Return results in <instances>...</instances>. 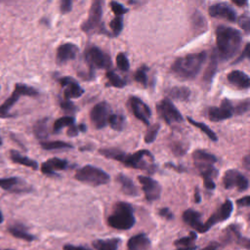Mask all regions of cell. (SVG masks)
<instances>
[{"instance_id":"cell-62","label":"cell","mask_w":250,"mask_h":250,"mask_svg":"<svg viewBox=\"0 0 250 250\" xmlns=\"http://www.w3.org/2000/svg\"><path fill=\"white\" fill-rule=\"evenodd\" d=\"M3 145V141H2V139H1V137H0V146Z\"/></svg>"},{"instance_id":"cell-41","label":"cell","mask_w":250,"mask_h":250,"mask_svg":"<svg viewBox=\"0 0 250 250\" xmlns=\"http://www.w3.org/2000/svg\"><path fill=\"white\" fill-rule=\"evenodd\" d=\"M109 27L112 32V36H118L123 29V17L115 16L109 22Z\"/></svg>"},{"instance_id":"cell-15","label":"cell","mask_w":250,"mask_h":250,"mask_svg":"<svg viewBox=\"0 0 250 250\" xmlns=\"http://www.w3.org/2000/svg\"><path fill=\"white\" fill-rule=\"evenodd\" d=\"M128 103L134 116L145 123L146 126H149V118L151 116V110L149 106L140 98L135 96H131Z\"/></svg>"},{"instance_id":"cell-22","label":"cell","mask_w":250,"mask_h":250,"mask_svg":"<svg viewBox=\"0 0 250 250\" xmlns=\"http://www.w3.org/2000/svg\"><path fill=\"white\" fill-rule=\"evenodd\" d=\"M228 81L237 89L247 90L250 86L249 76L241 70H232L227 75Z\"/></svg>"},{"instance_id":"cell-57","label":"cell","mask_w":250,"mask_h":250,"mask_svg":"<svg viewBox=\"0 0 250 250\" xmlns=\"http://www.w3.org/2000/svg\"><path fill=\"white\" fill-rule=\"evenodd\" d=\"M198 247L196 245L188 246V247H178L176 250H196Z\"/></svg>"},{"instance_id":"cell-45","label":"cell","mask_w":250,"mask_h":250,"mask_svg":"<svg viewBox=\"0 0 250 250\" xmlns=\"http://www.w3.org/2000/svg\"><path fill=\"white\" fill-rule=\"evenodd\" d=\"M249 100L246 99L240 103H238L235 106H233V112L235 115H242L249 110Z\"/></svg>"},{"instance_id":"cell-24","label":"cell","mask_w":250,"mask_h":250,"mask_svg":"<svg viewBox=\"0 0 250 250\" xmlns=\"http://www.w3.org/2000/svg\"><path fill=\"white\" fill-rule=\"evenodd\" d=\"M151 245L150 239L146 233H138L130 237L127 242L128 250H149Z\"/></svg>"},{"instance_id":"cell-19","label":"cell","mask_w":250,"mask_h":250,"mask_svg":"<svg viewBox=\"0 0 250 250\" xmlns=\"http://www.w3.org/2000/svg\"><path fill=\"white\" fill-rule=\"evenodd\" d=\"M69 163L65 159H61L58 157L50 158L44 161L41 165V172L46 176H56L57 171H62L67 169Z\"/></svg>"},{"instance_id":"cell-14","label":"cell","mask_w":250,"mask_h":250,"mask_svg":"<svg viewBox=\"0 0 250 250\" xmlns=\"http://www.w3.org/2000/svg\"><path fill=\"white\" fill-rule=\"evenodd\" d=\"M232 210H233V203H232V201L229 200V199H227L220 206V208L215 213H213L209 217V219L204 223L205 232L208 231L216 224L228 220L230 217V215L232 213Z\"/></svg>"},{"instance_id":"cell-9","label":"cell","mask_w":250,"mask_h":250,"mask_svg":"<svg viewBox=\"0 0 250 250\" xmlns=\"http://www.w3.org/2000/svg\"><path fill=\"white\" fill-rule=\"evenodd\" d=\"M156 109L159 116L169 125L183 122L184 118L174 104L167 98L162 99L157 104Z\"/></svg>"},{"instance_id":"cell-47","label":"cell","mask_w":250,"mask_h":250,"mask_svg":"<svg viewBox=\"0 0 250 250\" xmlns=\"http://www.w3.org/2000/svg\"><path fill=\"white\" fill-rule=\"evenodd\" d=\"M110 8L115 16H122V15L128 13V11H129L127 8H125V6H123L121 3L116 2V1L110 2Z\"/></svg>"},{"instance_id":"cell-26","label":"cell","mask_w":250,"mask_h":250,"mask_svg":"<svg viewBox=\"0 0 250 250\" xmlns=\"http://www.w3.org/2000/svg\"><path fill=\"white\" fill-rule=\"evenodd\" d=\"M116 181L120 185L121 190L124 194L129 196H137L139 195V190L134 184V182L124 174H118L116 176Z\"/></svg>"},{"instance_id":"cell-27","label":"cell","mask_w":250,"mask_h":250,"mask_svg":"<svg viewBox=\"0 0 250 250\" xmlns=\"http://www.w3.org/2000/svg\"><path fill=\"white\" fill-rule=\"evenodd\" d=\"M49 117H43L38 119L33 125V134L40 142L46 140L49 136Z\"/></svg>"},{"instance_id":"cell-42","label":"cell","mask_w":250,"mask_h":250,"mask_svg":"<svg viewBox=\"0 0 250 250\" xmlns=\"http://www.w3.org/2000/svg\"><path fill=\"white\" fill-rule=\"evenodd\" d=\"M170 148L172 152L177 156L185 155L188 150V146L183 142H180L178 140H175L170 143Z\"/></svg>"},{"instance_id":"cell-58","label":"cell","mask_w":250,"mask_h":250,"mask_svg":"<svg viewBox=\"0 0 250 250\" xmlns=\"http://www.w3.org/2000/svg\"><path fill=\"white\" fill-rule=\"evenodd\" d=\"M244 161V166L246 168V170H249V164H250V158H249V155H246L243 159Z\"/></svg>"},{"instance_id":"cell-52","label":"cell","mask_w":250,"mask_h":250,"mask_svg":"<svg viewBox=\"0 0 250 250\" xmlns=\"http://www.w3.org/2000/svg\"><path fill=\"white\" fill-rule=\"evenodd\" d=\"M236 204L239 206V207H249L250 205V197L249 195H246V196H243L242 198H239L236 200Z\"/></svg>"},{"instance_id":"cell-38","label":"cell","mask_w":250,"mask_h":250,"mask_svg":"<svg viewBox=\"0 0 250 250\" xmlns=\"http://www.w3.org/2000/svg\"><path fill=\"white\" fill-rule=\"evenodd\" d=\"M106 79L109 83V85H111L112 87L115 88H123L126 85V81L124 79H122L117 73H115L112 70H107L105 73Z\"/></svg>"},{"instance_id":"cell-55","label":"cell","mask_w":250,"mask_h":250,"mask_svg":"<svg viewBox=\"0 0 250 250\" xmlns=\"http://www.w3.org/2000/svg\"><path fill=\"white\" fill-rule=\"evenodd\" d=\"M219 246H220L219 242H217V241H212V242H210L206 247H204V248H202V249H200V250H218Z\"/></svg>"},{"instance_id":"cell-16","label":"cell","mask_w":250,"mask_h":250,"mask_svg":"<svg viewBox=\"0 0 250 250\" xmlns=\"http://www.w3.org/2000/svg\"><path fill=\"white\" fill-rule=\"evenodd\" d=\"M138 180L142 185V189L145 193V197L148 202L159 199L161 194V186L158 182L147 176H138Z\"/></svg>"},{"instance_id":"cell-51","label":"cell","mask_w":250,"mask_h":250,"mask_svg":"<svg viewBox=\"0 0 250 250\" xmlns=\"http://www.w3.org/2000/svg\"><path fill=\"white\" fill-rule=\"evenodd\" d=\"M62 250H91L82 245H73V244H64L62 246Z\"/></svg>"},{"instance_id":"cell-4","label":"cell","mask_w":250,"mask_h":250,"mask_svg":"<svg viewBox=\"0 0 250 250\" xmlns=\"http://www.w3.org/2000/svg\"><path fill=\"white\" fill-rule=\"evenodd\" d=\"M134 209L128 202L120 201L114 204L112 212L107 217V225L113 229L127 230L135 226Z\"/></svg>"},{"instance_id":"cell-35","label":"cell","mask_w":250,"mask_h":250,"mask_svg":"<svg viewBox=\"0 0 250 250\" xmlns=\"http://www.w3.org/2000/svg\"><path fill=\"white\" fill-rule=\"evenodd\" d=\"M40 146L45 150H55V149H66L72 148L73 146L69 143L62 142V141H42L40 142Z\"/></svg>"},{"instance_id":"cell-59","label":"cell","mask_w":250,"mask_h":250,"mask_svg":"<svg viewBox=\"0 0 250 250\" xmlns=\"http://www.w3.org/2000/svg\"><path fill=\"white\" fill-rule=\"evenodd\" d=\"M232 3H233V4H235V5H237V6H239V7H241V6H243V5H247V1H238V0H233V1H232Z\"/></svg>"},{"instance_id":"cell-12","label":"cell","mask_w":250,"mask_h":250,"mask_svg":"<svg viewBox=\"0 0 250 250\" xmlns=\"http://www.w3.org/2000/svg\"><path fill=\"white\" fill-rule=\"evenodd\" d=\"M0 188L11 193H29L33 188L26 181L20 177L0 178Z\"/></svg>"},{"instance_id":"cell-21","label":"cell","mask_w":250,"mask_h":250,"mask_svg":"<svg viewBox=\"0 0 250 250\" xmlns=\"http://www.w3.org/2000/svg\"><path fill=\"white\" fill-rule=\"evenodd\" d=\"M183 221L198 232H205L204 223L201 222V214L193 209H187L183 213Z\"/></svg>"},{"instance_id":"cell-44","label":"cell","mask_w":250,"mask_h":250,"mask_svg":"<svg viewBox=\"0 0 250 250\" xmlns=\"http://www.w3.org/2000/svg\"><path fill=\"white\" fill-rule=\"evenodd\" d=\"M116 65L122 71H128L130 68V62L125 53H119L116 56Z\"/></svg>"},{"instance_id":"cell-61","label":"cell","mask_w":250,"mask_h":250,"mask_svg":"<svg viewBox=\"0 0 250 250\" xmlns=\"http://www.w3.org/2000/svg\"><path fill=\"white\" fill-rule=\"evenodd\" d=\"M3 221H4V217H3V214H2V212L0 210V224H2Z\"/></svg>"},{"instance_id":"cell-13","label":"cell","mask_w":250,"mask_h":250,"mask_svg":"<svg viewBox=\"0 0 250 250\" xmlns=\"http://www.w3.org/2000/svg\"><path fill=\"white\" fill-rule=\"evenodd\" d=\"M233 104L228 99L223 100L220 106H211L207 110V116L212 122H220L230 118L233 112Z\"/></svg>"},{"instance_id":"cell-30","label":"cell","mask_w":250,"mask_h":250,"mask_svg":"<svg viewBox=\"0 0 250 250\" xmlns=\"http://www.w3.org/2000/svg\"><path fill=\"white\" fill-rule=\"evenodd\" d=\"M191 26L195 35L204 33L207 29V21L199 11H194L191 15Z\"/></svg>"},{"instance_id":"cell-29","label":"cell","mask_w":250,"mask_h":250,"mask_svg":"<svg viewBox=\"0 0 250 250\" xmlns=\"http://www.w3.org/2000/svg\"><path fill=\"white\" fill-rule=\"evenodd\" d=\"M120 242V238L112 237L106 239H96L92 244L97 250H118Z\"/></svg>"},{"instance_id":"cell-43","label":"cell","mask_w":250,"mask_h":250,"mask_svg":"<svg viewBox=\"0 0 250 250\" xmlns=\"http://www.w3.org/2000/svg\"><path fill=\"white\" fill-rule=\"evenodd\" d=\"M159 129H160V125L155 123L151 126L148 127L146 135H145V142L146 144H151L154 142L158 132H159Z\"/></svg>"},{"instance_id":"cell-33","label":"cell","mask_w":250,"mask_h":250,"mask_svg":"<svg viewBox=\"0 0 250 250\" xmlns=\"http://www.w3.org/2000/svg\"><path fill=\"white\" fill-rule=\"evenodd\" d=\"M217 67H218V59H217V56L215 54V52L213 53V55L211 56V59H210V62L204 72V75H203V81L207 84H210L212 82V79L217 71Z\"/></svg>"},{"instance_id":"cell-23","label":"cell","mask_w":250,"mask_h":250,"mask_svg":"<svg viewBox=\"0 0 250 250\" xmlns=\"http://www.w3.org/2000/svg\"><path fill=\"white\" fill-rule=\"evenodd\" d=\"M7 230L14 237L20 238V239H22V240H25L28 242L34 241L36 239V236L29 233L26 226H24L21 223H14V224L9 225L7 227Z\"/></svg>"},{"instance_id":"cell-46","label":"cell","mask_w":250,"mask_h":250,"mask_svg":"<svg viewBox=\"0 0 250 250\" xmlns=\"http://www.w3.org/2000/svg\"><path fill=\"white\" fill-rule=\"evenodd\" d=\"M238 25L245 31V33H249L250 31V17L248 15V13H245L243 15H241L238 18Z\"/></svg>"},{"instance_id":"cell-50","label":"cell","mask_w":250,"mask_h":250,"mask_svg":"<svg viewBox=\"0 0 250 250\" xmlns=\"http://www.w3.org/2000/svg\"><path fill=\"white\" fill-rule=\"evenodd\" d=\"M158 215H159L160 217H162V218L168 220V221H171V220L174 219V214H173L172 211H171L169 208H167V207H162V208H160V209L158 210Z\"/></svg>"},{"instance_id":"cell-8","label":"cell","mask_w":250,"mask_h":250,"mask_svg":"<svg viewBox=\"0 0 250 250\" xmlns=\"http://www.w3.org/2000/svg\"><path fill=\"white\" fill-rule=\"evenodd\" d=\"M84 59L91 69L109 68L111 66L110 57L97 46H89L84 52Z\"/></svg>"},{"instance_id":"cell-7","label":"cell","mask_w":250,"mask_h":250,"mask_svg":"<svg viewBox=\"0 0 250 250\" xmlns=\"http://www.w3.org/2000/svg\"><path fill=\"white\" fill-rule=\"evenodd\" d=\"M74 178L78 182L92 187L106 185L110 180L109 175L105 171L93 165H85L78 169L74 175Z\"/></svg>"},{"instance_id":"cell-64","label":"cell","mask_w":250,"mask_h":250,"mask_svg":"<svg viewBox=\"0 0 250 250\" xmlns=\"http://www.w3.org/2000/svg\"><path fill=\"white\" fill-rule=\"evenodd\" d=\"M0 89H1V86H0Z\"/></svg>"},{"instance_id":"cell-10","label":"cell","mask_w":250,"mask_h":250,"mask_svg":"<svg viewBox=\"0 0 250 250\" xmlns=\"http://www.w3.org/2000/svg\"><path fill=\"white\" fill-rule=\"evenodd\" d=\"M111 114L110 105L106 102H101L93 106L90 112V120L93 126L100 130L106 126L109 115Z\"/></svg>"},{"instance_id":"cell-54","label":"cell","mask_w":250,"mask_h":250,"mask_svg":"<svg viewBox=\"0 0 250 250\" xmlns=\"http://www.w3.org/2000/svg\"><path fill=\"white\" fill-rule=\"evenodd\" d=\"M248 50H249V43H247V44L245 45L244 50H243V53L239 56V58H238L237 60L234 61V63H238L239 62L243 61L244 59H248V57H249V55H248Z\"/></svg>"},{"instance_id":"cell-60","label":"cell","mask_w":250,"mask_h":250,"mask_svg":"<svg viewBox=\"0 0 250 250\" xmlns=\"http://www.w3.org/2000/svg\"><path fill=\"white\" fill-rule=\"evenodd\" d=\"M78 126H79V130H80V132H82V133H85V132L87 131V126H86L85 124L81 123V124H79Z\"/></svg>"},{"instance_id":"cell-39","label":"cell","mask_w":250,"mask_h":250,"mask_svg":"<svg viewBox=\"0 0 250 250\" xmlns=\"http://www.w3.org/2000/svg\"><path fill=\"white\" fill-rule=\"evenodd\" d=\"M147 66L146 65H142L141 67H139L136 72L134 73V80L143 85L144 87L147 86V81H148V77H147Z\"/></svg>"},{"instance_id":"cell-6","label":"cell","mask_w":250,"mask_h":250,"mask_svg":"<svg viewBox=\"0 0 250 250\" xmlns=\"http://www.w3.org/2000/svg\"><path fill=\"white\" fill-rule=\"evenodd\" d=\"M37 96H39V92L34 87L24 83H16L15 89L11 94V96L2 104H0V118L14 117L15 115L10 113V110L21 97H37Z\"/></svg>"},{"instance_id":"cell-56","label":"cell","mask_w":250,"mask_h":250,"mask_svg":"<svg viewBox=\"0 0 250 250\" xmlns=\"http://www.w3.org/2000/svg\"><path fill=\"white\" fill-rule=\"evenodd\" d=\"M194 201H195V203H199L201 201V196H200V193H199V190L197 188H195V191H194Z\"/></svg>"},{"instance_id":"cell-28","label":"cell","mask_w":250,"mask_h":250,"mask_svg":"<svg viewBox=\"0 0 250 250\" xmlns=\"http://www.w3.org/2000/svg\"><path fill=\"white\" fill-rule=\"evenodd\" d=\"M10 158L13 162H15L17 164H21V165L29 167L32 170H37L38 169L37 161H35V160L25 156V155H22L21 152L15 150V149L10 150Z\"/></svg>"},{"instance_id":"cell-5","label":"cell","mask_w":250,"mask_h":250,"mask_svg":"<svg viewBox=\"0 0 250 250\" xmlns=\"http://www.w3.org/2000/svg\"><path fill=\"white\" fill-rule=\"evenodd\" d=\"M103 18V2L96 0L92 2L88 19L81 24V29L88 34H104L106 36H111L110 32L105 28L102 21Z\"/></svg>"},{"instance_id":"cell-34","label":"cell","mask_w":250,"mask_h":250,"mask_svg":"<svg viewBox=\"0 0 250 250\" xmlns=\"http://www.w3.org/2000/svg\"><path fill=\"white\" fill-rule=\"evenodd\" d=\"M125 116L120 113H111L108 117L107 123L109 124L110 128L114 131H122L125 127Z\"/></svg>"},{"instance_id":"cell-53","label":"cell","mask_w":250,"mask_h":250,"mask_svg":"<svg viewBox=\"0 0 250 250\" xmlns=\"http://www.w3.org/2000/svg\"><path fill=\"white\" fill-rule=\"evenodd\" d=\"M80 132V130H79V126H77V125H72V126H70V127H68V129H67V136L68 137H75V136H77L78 135V133Z\"/></svg>"},{"instance_id":"cell-18","label":"cell","mask_w":250,"mask_h":250,"mask_svg":"<svg viewBox=\"0 0 250 250\" xmlns=\"http://www.w3.org/2000/svg\"><path fill=\"white\" fill-rule=\"evenodd\" d=\"M61 86L63 88V98L64 100L77 99L80 98L84 94V89L78 84V82L70 77L63 76L59 79Z\"/></svg>"},{"instance_id":"cell-32","label":"cell","mask_w":250,"mask_h":250,"mask_svg":"<svg viewBox=\"0 0 250 250\" xmlns=\"http://www.w3.org/2000/svg\"><path fill=\"white\" fill-rule=\"evenodd\" d=\"M167 95L169 98L181 102L188 101L190 97V90L185 86H176L167 90Z\"/></svg>"},{"instance_id":"cell-37","label":"cell","mask_w":250,"mask_h":250,"mask_svg":"<svg viewBox=\"0 0 250 250\" xmlns=\"http://www.w3.org/2000/svg\"><path fill=\"white\" fill-rule=\"evenodd\" d=\"M188 121L191 125H193L194 127L198 128L201 132H203L211 141L216 142V141L218 140V137H217V135L215 134V132H214L212 129H210L206 124H204V123H202V122L195 121V120H193L191 117H188Z\"/></svg>"},{"instance_id":"cell-17","label":"cell","mask_w":250,"mask_h":250,"mask_svg":"<svg viewBox=\"0 0 250 250\" xmlns=\"http://www.w3.org/2000/svg\"><path fill=\"white\" fill-rule=\"evenodd\" d=\"M208 14L212 18L226 20L228 21L234 22L236 21V12L235 10L229 5L228 3L221 2L215 3L208 8Z\"/></svg>"},{"instance_id":"cell-20","label":"cell","mask_w":250,"mask_h":250,"mask_svg":"<svg viewBox=\"0 0 250 250\" xmlns=\"http://www.w3.org/2000/svg\"><path fill=\"white\" fill-rule=\"evenodd\" d=\"M79 49L73 43H63L60 45L56 53V61L59 64L64 63L67 61L74 60L77 56Z\"/></svg>"},{"instance_id":"cell-11","label":"cell","mask_w":250,"mask_h":250,"mask_svg":"<svg viewBox=\"0 0 250 250\" xmlns=\"http://www.w3.org/2000/svg\"><path fill=\"white\" fill-rule=\"evenodd\" d=\"M223 185L227 189L235 187L240 192L247 190L249 188L248 179L236 169H229L225 172L223 176Z\"/></svg>"},{"instance_id":"cell-1","label":"cell","mask_w":250,"mask_h":250,"mask_svg":"<svg viewBox=\"0 0 250 250\" xmlns=\"http://www.w3.org/2000/svg\"><path fill=\"white\" fill-rule=\"evenodd\" d=\"M99 153L108 159L119 161L129 168L146 170L149 173L154 171V158L147 149L138 150L130 154L117 148H102L99 149Z\"/></svg>"},{"instance_id":"cell-3","label":"cell","mask_w":250,"mask_h":250,"mask_svg":"<svg viewBox=\"0 0 250 250\" xmlns=\"http://www.w3.org/2000/svg\"><path fill=\"white\" fill-rule=\"evenodd\" d=\"M207 58L205 51L188 54L175 60L171 66V71L183 79L194 78L201 70Z\"/></svg>"},{"instance_id":"cell-36","label":"cell","mask_w":250,"mask_h":250,"mask_svg":"<svg viewBox=\"0 0 250 250\" xmlns=\"http://www.w3.org/2000/svg\"><path fill=\"white\" fill-rule=\"evenodd\" d=\"M75 124V118L73 116H63L57 119L53 125V132L58 134L64 127H70Z\"/></svg>"},{"instance_id":"cell-31","label":"cell","mask_w":250,"mask_h":250,"mask_svg":"<svg viewBox=\"0 0 250 250\" xmlns=\"http://www.w3.org/2000/svg\"><path fill=\"white\" fill-rule=\"evenodd\" d=\"M226 232L229 234V236L235 241L236 243L240 244L242 247L246 248V249H250V241L248 238L243 237L240 234L239 231V228L236 225H230L228 227V229H226Z\"/></svg>"},{"instance_id":"cell-49","label":"cell","mask_w":250,"mask_h":250,"mask_svg":"<svg viewBox=\"0 0 250 250\" xmlns=\"http://www.w3.org/2000/svg\"><path fill=\"white\" fill-rule=\"evenodd\" d=\"M72 9V1L70 0H62L60 3V11L62 15L67 14Z\"/></svg>"},{"instance_id":"cell-2","label":"cell","mask_w":250,"mask_h":250,"mask_svg":"<svg viewBox=\"0 0 250 250\" xmlns=\"http://www.w3.org/2000/svg\"><path fill=\"white\" fill-rule=\"evenodd\" d=\"M218 61H229L239 51L242 43V35L239 30L227 26L219 25L215 31Z\"/></svg>"},{"instance_id":"cell-48","label":"cell","mask_w":250,"mask_h":250,"mask_svg":"<svg viewBox=\"0 0 250 250\" xmlns=\"http://www.w3.org/2000/svg\"><path fill=\"white\" fill-rule=\"evenodd\" d=\"M60 105L67 113H74L76 111V106L69 100H62L60 102Z\"/></svg>"},{"instance_id":"cell-63","label":"cell","mask_w":250,"mask_h":250,"mask_svg":"<svg viewBox=\"0 0 250 250\" xmlns=\"http://www.w3.org/2000/svg\"><path fill=\"white\" fill-rule=\"evenodd\" d=\"M5 250H13V249H5Z\"/></svg>"},{"instance_id":"cell-40","label":"cell","mask_w":250,"mask_h":250,"mask_svg":"<svg viewBox=\"0 0 250 250\" xmlns=\"http://www.w3.org/2000/svg\"><path fill=\"white\" fill-rule=\"evenodd\" d=\"M197 234L195 231H190L188 235L183 236L181 238H178L177 240L174 241V245L178 247H188V246H192L194 245L193 242L196 240Z\"/></svg>"},{"instance_id":"cell-25","label":"cell","mask_w":250,"mask_h":250,"mask_svg":"<svg viewBox=\"0 0 250 250\" xmlns=\"http://www.w3.org/2000/svg\"><path fill=\"white\" fill-rule=\"evenodd\" d=\"M192 159L196 168L207 166V165H214L218 161V158L206 150L203 149H196L192 152Z\"/></svg>"}]
</instances>
